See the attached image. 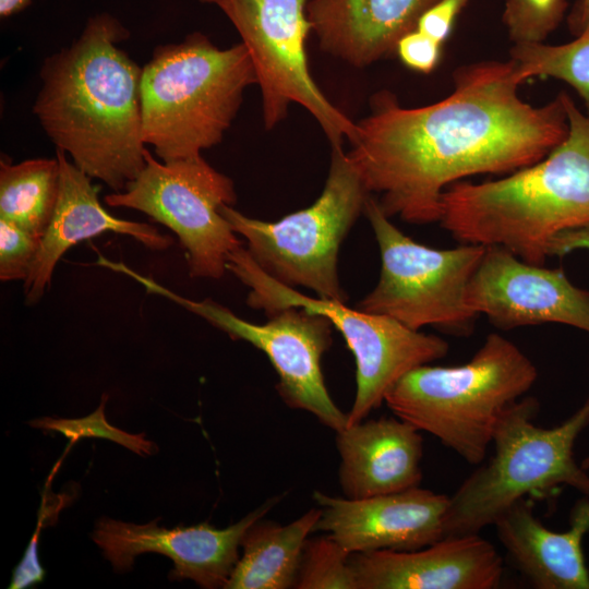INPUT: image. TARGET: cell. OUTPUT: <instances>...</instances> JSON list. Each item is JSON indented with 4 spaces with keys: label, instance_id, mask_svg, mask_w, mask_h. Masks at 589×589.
<instances>
[{
    "label": "cell",
    "instance_id": "obj_1",
    "mask_svg": "<svg viewBox=\"0 0 589 589\" xmlns=\"http://www.w3.org/2000/svg\"><path fill=\"white\" fill-rule=\"evenodd\" d=\"M524 83L512 59L485 60L457 68L452 93L428 106L406 108L378 92L347 157L386 216L438 221L450 184L528 167L566 137L563 92L533 106L518 94Z\"/></svg>",
    "mask_w": 589,
    "mask_h": 589
},
{
    "label": "cell",
    "instance_id": "obj_2",
    "mask_svg": "<svg viewBox=\"0 0 589 589\" xmlns=\"http://www.w3.org/2000/svg\"><path fill=\"white\" fill-rule=\"evenodd\" d=\"M127 29L103 13L47 57L33 106L47 136L89 178L121 192L146 164L140 68L118 43Z\"/></svg>",
    "mask_w": 589,
    "mask_h": 589
},
{
    "label": "cell",
    "instance_id": "obj_3",
    "mask_svg": "<svg viewBox=\"0 0 589 589\" xmlns=\"http://www.w3.org/2000/svg\"><path fill=\"white\" fill-rule=\"evenodd\" d=\"M568 133L539 161L504 178L457 181L442 195V228L461 243L501 245L544 265L551 240L589 224V117L564 93Z\"/></svg>",
    "mask_w": 589,
    "mask_h": 589
},
{
    "label": "cell",
    "instance_id": "obj_4",
    "mask_svg": "<svg viewBox=\"0 0 589 589\" xmlns=\"http://www.w3.org/2000/svg\"><path fill=\"white\" fill-rule=\"evenodd\" d=\"M257 83L242 43L226 49L201 33L155 49L142 68V135L161 161L192 158L219 144Z\"/></svg>",
    "mask_w": 589,
    "mask_h": 589
},
{
    "label": "cell",
    "instance_id": "obj_5",
    "mask_svg": "<svg viewBox=\"0 0 589 589\" xmlns=\"http://www.w3.org/2000/svg\"><path fill=\"white\" fill-rule=\"evenodd\" d=\"M538 370L513 341L491 333L460 365L423 364L407 372L384 402L465 461L480 465L504 411L536 383Z\"/></svg>",
    "mask_w": 589,
    "mask_h": 589
},
{
    "label": "cell",
    "instance_id": "obj_6",
    "mask_svg": "<svg viewBox=\"0 0 589 589\" xmlns=\"http://www.w3.org/2000/svg\"><path fill=\"white\" fill-rule=\"evenodd\" d=\"M540 405L521 397L502 414L492 440L493 454L449 496L444 534L479 533L529 494L568 485L589 495V476L574 458V446L589 424V396L553 428L536 424Z\"/></svg>",
    "mask_w": 589,
    "mask_h": 589
},
{
    "label": "cell",
    "instance_id": "obj_7",
    "mask_svg": "<svg viewBox=\"0 0 589 589\" xmlns=\"http://www.w3.org/2000/svg\"><path fill=\"white\" fill-rule=\"evenodd\" d=\"M370 195L342 146H337L332 147L323 192L309 207L277 221L248 217L231 205L219 211L271 277L292 288L310 289L318 298L346 302L338 253Z\"/></svg>",
    "mask_w": 589,
    "mask_h": 589
},
{
    "label": "cell",
    "instance_id": "obj_8",
    "mask_svg": "<svg viewBox=\"0 0 589 589\" xmlns=\"http://www.w3.org/2000/svg\"><path fill=\"white\" fill-rule=\"evenodd\" d=\"M227 271L250 289L249 306L267 316L289 306L303 308L326 316L339 330L356 361L357 389L346 425L366 419L407 372L448 352L447 341L438 336L412 330L385 315L351 309L346 302L302 294L266 274L243 245L229 253Z\"/></svg>",
    "mask_w": 589,
    "mask_h": 589
},
{
    "label": "cell",
    "instance_id": "obj_9",
    "mask_svg": "<svg viewBox=\"0 0 589 589\" xmlns=\"http://www.w3.org/2000/svg\"><path fill=\"white\" fill-rule=\"evenodd\" d=\"M364 215L380 249L381 271L377 284L356 309L392 317L412 330L433 326L452 335H469L478 315L466 296L485 245L434 249L421 244L399 230L371 195Z\"/></svg>",
    "mask_w": 589,
    "mask_h": 589
},
{
    "label": "cell",
    "instance_id": "obj_10",
    "mask_svg": "<svg viewBox=\"0 0 589 589\" xmlns=\"http://www.w3.org/2000/svg\"><path fill=\"white\" fill-rule=\"evenodd\" d=\"M145 159L140 175L105 203L140 211L169 228L185 250L191 277L221 278L229 253L242 245L219 211L236 203L233 181L201 155L160 163L147 149Z\"/></svg>",
    "mask_w": 589,
    "mask_h": 589
},
{
    "label": "cell",
    "instance_id": "obj_11",
    "mask_svg": "<svg viewBox=\"0 0 589 589\" xmlns=\"http://www.w3.org/2000/svg\"><path fill=\"white\" fill-rule=\"evenodd\" d=\"M218 7L242 38L261 87L266 129L287 116L291 103L304 107L318 122L332 147L357 137L353 123L322 93L306 59L312 32L309 0H200Z\"/></svg>",
    "mask_w": 589,
    "mask_h": 589
},
{
    "label": "cell",
    "instance_id": "obj_12",
    "mask_svg": "<svg viewBox=\"0 0 589 589\" xmlns=\"http://www.w3.org/2000/svg\"><path fill=\"white\" fill-rule=\"evenodd\" d=\"M112 268L139 281L148 293L176 302L232 339L263 351L278 375V395L289 408L313 414L335 432L346 426L347 413L334 402L322 372V357L333 342L334 325L326 316L289 306L268 315L266 323L254 324L211 299L184 298L122 262H115Z\"/></svg>",
    "mask_w": 589,
    "mask_h": 589
},
{
    "label": "cell",
    "instance_id": "obj_13",
    "mask_svg": "<svg viewBox=\"0 0 589 589\" xmlns=\"http://www.w3.org/2000/svg\"><path fill=\"white\" fill-rule=\"evenodd\" d=\"M466 301L503 330L555 323L589 333V289L561 268L528 263L501 245L485 247Z\"/></svg>",
    "mask_w": 589,
    "mask_h": 589
},
{
    "label": "cell",
    "instance_id": "obj_14",
    "mask_svg": "<svg viewBox=\"0 0 589 589\" xmlns=\"http://www.w3.org/2000/svg\"><path fill=\"white\" fill-rule=\"evenodd\" d=\"M280 498L271 497L224 529L207 522L166 529L155 521L136 525L104 517L96 524L92 538L116 572L129 570L139 554L155 552L172 560L171 579H191L207 589L225 588L239 560L244 532Z\"/></svg>",
    "mask_w": 589,
    "mask_h": 589
},
{
    "label": "cell",
    "instance_id": "obj_15",
    "mask_svg": "<svg viewBox=\"0 0 589 589\" xmlns=\"http://www.w3.org/2000/svg\"><path fill=\"white\" fill-rule=\"evenodd\" d=\"M313 500L321 508L314 532L351 554L417 550L445 537L449 496L420 486L356 500L314 491Z\"/></svg>",
    "mask_w": 589,
    "mask_h": 589
},
{
    "label": "cell",
    "instance_id": "obj_16",
    "mask_svg": "<svg viewBox=\"0 0 589 589\" xmlns=\"http://www.w3.org/2000/svg\"><path fill=\"white\" fill-rule=\"evenodd\" d=\"M358 589H493L504 563L479 533L447 536L421 549L351 554Z\"/></svg>",
    "mask_w": 589,
    "mask_h": 589
},
{
    "label": "cell",
    "instance_id": "obj_17",
    "mask_svg": "<svg viewBox=\"0 0 589 589\" xmlns=\"http://www.w3.org/2000/svg\"><path fill=\"white\" fill-rule=\"evenodd\" d=\"M60 188L52 218L41 237L38 252L24 280L28 304L38 302L49 288L52 273L62 255L73 245L106 232L130 236L153 251L168 249L173 240L154 226L121 219L109 214L98 200V189L86 173L57 148Z\"/></svg>",
    "mask_w": 589,
    "mask_h": 589
},
{
    "label": "cell",
    "instance_id": "obj_18",
    "mask_svg": "<svg viewBox=\"0 0 589 589\" xmlns=\"http://www.w3.org/2000/svg\"><path fill=\"white\" fill-rule=\"evenodd\" d=\"M335 433L345 497L365 498L420 485L423 438L412 424L396 416L366 418Z\"/></svg>",
    "mask_w": 589,
    "mask_h": 589
},
{
    "label": "cell",
    "instance_id": "obj_19",
    "mask_svg": "<svg viewBox=\"0 0 589 589\" xmlns=\"http://www.w3.org/2000/svg\"><path fill=\"white\" fill-rule=\"evenodd\" d=\"M515 567L538 589H589L582 541L589 532V495L572 508L569 528L553 531L526 498L514 503L493 525Z\"/></svg>",
    "mask_w": 589,
    "mask_h": 589
},
{
    "label": "cell",
    "instance_id": "obj_20",
    "mask_svg": "<svg viewBox=\"0 0 589 589\" xmlns=\"http://www.w3.org/2000/svg\"><path fill=\"white\" fill-rule=\"evenodd\" d=\"M437 0H309L305 12L320 47L354 67L396 52Z\"/></svg>",
    "mask_w": 589,
    "mask_h": 589
},
{
    "label": "cell",
    "instance_id": "obj_21",
    "mask_svg": "<svg viewBox=\"0 0 589 589\" xmlns=\"http://www.w3.org/2000/svg\"><path fill=\"white\" fill-rule=\"evenodd\" d=\"M320 517L317 506L286 525L263 518L253 522L225 589L293 588L303 546Z\"/></svg>",
    "mask_w": 589,
    "mask_h": 589
},
{
    "label": "cell",
    "instance_id": "obj_22",
    "mask_svg": "<svg viewBox=\"0 0 589 589\" xmlns=\"http://www.w3.org/2000/svg\"><path fill=\"white\" fill-rule=\"evenodd\" d=\"M60 188L58 158L0 163V219L43 237L55 212Z\"/></svg>",
    "mask_w": 589,
    "mask_h": 589
},
{
    "label": "cell",
    "instance_id": "obj_23",
    "mask_svg": "<svg viewBox=\"0 0 589 589\" xmlns=\"http://www.w3.org/2000/svg\"><path fill=\"white\" fill-rule=\"evenodd\" d=\"M509 59L525 81L553 77L570 85L582 99L589 117V28L561 45H514Z\"/></svg>",
    "mask_w": 589,
    "mask_h": 589
},
{
    "label": "cell",
    "instance_id": "obj_24",
    "mask_svg": "<svg viewBox=\"0 0 589 589\" xmlns=\"http://www.w3.org/2000/svg\"><path fill=\"white\" fill-rule=\"evenodd\" d=\"M297 589H358L349 553L330 534L308 538L296 576Z\"/></svg>",
    "mask_w": 589,
    "mask_h": 589
},
{
    "label": "cell",
    "instance_id": "obj_25",
    "mask_svg": "<svg viewBox=\"0 0 589 589\" xmlns=\"http://www.w3.org/2000/svg\"><path fill=\"white\" fill-rule=\"evenodd\" d=\"M566 8L567 0H505L503 22L514 45L544 43Z\"/></svg>",
    "mask_w": 589,
    "mask_h": 589
},
{
    "label": "cell",
    "instance_id": "obj_26",
    "mask_svg": "<svg viewBox=\"0 0 589 589\" xmlns=\"http://www.w3.org/2000/svg\"><path fill=\"white\" fill-rule=\"evenodd\" d=\"M107 395L103 396L99 407L89 416L80 419L41 418L31 421L34 428L56 431L70 440L71 444L83 437H100L113 441L137 455H152L156 450L153 442L144 434H130L107 422L105 404Z\"/></svg>",
    "mask_w": 589,
    "mask_h": 589
},
{
    "label": "cell",
    "instance_id": "obj_27",
    "mask_svg": "<svg viewBox=\"0 0 589 589\" xmlns=\"http://www.w3.org/2000/svg\"><path fill=\"white\" fill-rule=\"evenodd\" d=\"M41 237L0 219V279L25 280L38 252Z\"/></svg>",
    "mask_w": 589,
    "mask_h": 589
},
{
    "label": "cell",
    "instance_id": "obj_28",
    "mask_svg": "<svg viewBox=\"0 0 589 589\" xmlns=\"http://www.w3.org/2000/svg\"><path fill=\"white\" fill-rule=\"evenodd\" d=\"M442 46L441 43L416 28L398 41L396 52L408 68L421 73H430L440 61Z\"/></svg>",
    "mask_w": 589,
    "mask_h": 589
},
{
    "label": "cell",
    "instance_id": "obj_29",
    "mask_svg": "<svg viewBox=\"0 0 589 589\" xmlns=\"http://www.w3.org/2000/svg\"><path fill=\"white\" fill-rule=\"evenodd\" d=\"M467 2L468 0H437L421 15L417 29L443 45Z\"/></svg>",
    "mask_w": 589,
    "mask_h": 589
},
{
    "label": "cell",
    "instance_id": "obj_30",
    "mask_svg": "<svg viewBox=\"0 0 589 589\" xmlns=\"http://www.w3.org/2000/svg\"><path fill=\"white\" fill-rule=\"evenodd\" d=\"M580 250L589 251V224L555 236L549 244L548 254L563 257Z\"/></svg>",
    "mask_w": 589,
    "mask_h": 589
},
{
    "label": "cell",
    "instance_id": "obj_31",
    "mask_svg": "<svg viewBox=\"0 0 589 589\" xmlns=\"http://www.w3.org/2000/svg\"><path fill=\"white\" fill-rule=\"evenodd\" d=\"M568 27L574 36L589 28V0H578L568 17Z\"/></svg>",
    "mask_w": 589,
    "mask_h": 589
},
{
    "label": "cell",
    "instance_id": "obj_32",
    "mask_svg": "<svg viewBox=\"0 0 589 589\" xmlns=\"http://www.w3.org/2000/svg\"><path fill=\"white\" fill-rule=\"evenodd\" d=\"M31 0H0V15L5 17L23 10Z\"/></svg>",
    "mask_w": 589,
    "mask_h": 589
},
{
    "label": "cell",
    "instance_id": "obj_33",
    "mask_svg": "<svg viewBox=\"0 0 589 589\" xmlns=\"http://www.w3.org/2000/svg\"><path fill=\"white\" fill-rule=\"evenodd\" d=\"M581 466H582V468H585L586 470L589 468V454H588V456L584 459Z\"/></svg>",
    "mask_w": 589,
    "mask_h": 589
}]
</instances>
